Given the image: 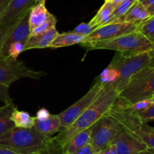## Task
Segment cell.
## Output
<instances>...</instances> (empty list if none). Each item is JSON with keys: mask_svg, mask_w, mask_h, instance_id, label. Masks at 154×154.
Wrapping results in <instances>:
<instances>
[{"mask_svg": "<svg viewBox=\"0 0 154 154\" xmlns=\"http://www.w3.org/2000/svg\"><path fill=\"white\" fill-rule=\"evenodd\" d=\"M119 96L113 84L105 86L97 99L81 113V116L68 128L52 137V145L60 152L69 141L81 131L90 128L96 121L108 111Z\"/></svg>", "mask_w": 154, "mask_h": 154, "instance_id": "cell-1", "label": "cell"}, {"mask_svg": "<svg viewBox=\"0 0 154 154\" xmlns=\"http://www.w3.org/2000/svg\"><path fill=\"white\" fill-rule=\"evenodd\" d=\"M0 146L19 154L46 152L52 146V138L39 133L35 128L14 127L0 137Z\"/></svg>", "mask_w": 154, "mask_h": 154, "instance_id": "cell-2", "label": "cell"}, {"mask_svg": "<svg viewBox=\"0 0 154 154\" xmlns=\"http://www.w3.org/2000/svg\"><path fill=\"white\" fill-rule=\"evenodd\" d=\"M87 50H113L123 54H135L147 52L154 47V44L147 40L138 32H132L110 40L86 42L81 44Z\"/></svg>", "mask_w": 154, "mask_h": 154, "instance_id": "cell-3", "label": "cell"}, {"mask_svg": "<svg viewBox=\"0 0 154 154\" xmlns=\"http://www.w3.org/2000/svg\"><path fill=\"white\" fill-rule=\"evenodd\" d=\"M150 63L149 51L135 54H123L117 52L109 64V67L114 68L119 72L120 76L114 83V87L120 94L126 87L131 79L148 67Z\"/></svg>", "mask_w": 154, "mask_h": 154, "instance_id": "cell-4", "label": "cell"}, {"mask_svg": "<svg viewBox=\"0 0 154 154\" xmlns=\"http://www.w3.org/2000/svg\"><path fill=\"white\" fill-rule=\"evenodd\" d=\"M154 94V67L142 69L135 74L119 94L117 99L125 104H132L150 98Z\"/></svg>", "mask_w": 154, "mask_h": 154, "instance_id": "cell-5", "label": "cell"}, {"mask_svg": "<svg viewBox=\"0 0 154 154\" xmlns=\"http://www.w3.org/2000/svg\"><path fill=\"white\" fill-rule=\"evenodd\" d=\"M108 113L118 120L125 129L144 143L147 148L154 149V127L140 120L134 113L120 107L115 102Z\"/></svg>", "mask_w": 154, "mask_h": 154, "instance_id": "cell-6", "label": "cell"}, {"mask_svg": "<svg viewBox=\"0 0 154 154\" xmlns=\"http://www.w3.org/2000/svg\"><path fill=\"white\" fill-rule=\"evenodd\" d=\"M123 128V125L107 112L91 126L90 143L95 153H98L111 144L114 137Z\"/></svg>", "mask_w": 154, "mask_h": 154, "instance_id": "cell-7", "label": "cell"}, {"mask_svg": "<svg viewBox=\"0 0 154 154\" xmlns=\"http://www.w3.org/2000/svg\"><path fill=\"white\" fill-rule=\"evenodd\" d=\"M46 75L44 71L32 69L22 60H13L8 56L0 54V85L10 86L20 79H41Z\"/></svg>", "mask_w": 154, "mask_h": 154, "instance_id": "cell-8", "label": "cell"}, {"mask_svg": "<svg viewBox=\"0 0 154 154\" xmlns=\"http://www.w3.org/2000/svg\"><path fill=\"white\" fill-rule=\"evenodd\" d=\"M107 85L104 84L97 78L89 91L71 107L65 110L58 116L60 119V131L70 126L83 112L85 111L101 95Z\"/></svg>", "mask_w": 154, "mask_h": 154, "instance_id": "cell-9", "label": "cell"}, {"mask_svg": "<svg viewBox=\"0 0 154 154\" xmlns=\"http://www.w3.org/2000/svg\"><path fill=\"white\" fill-rule=\"evenodd\" d=\"M138 24L131 23L114 22L107 24L95 29L87 36V42L110 40L123 35L137 31Z\"/></svg>", "mask_w": 154, "mask_h": 154, "instance_id": "cell-10", "label": "cell"}, {"mask_svg": "<svg viewBox=\"0 0 154 154\" xmlns=\"http://www.w3.org/2000/svg\"><path fill=\"white\" fill-rule=\"evenodd\" d=\"M117 154H135L147 149V146L123 127L114 137L112 143Z\"/></svg>", "mask_w": 154, "mask_h": 154, "instance_id": "cell-11", "label": "cell"}, {"mask_svg": "<svg viewBox=\"0 0 154 154\" xmlns=\"http://www.w3.org/2000/svg\"><path fill=\"white\" fill-rule=\"evenodd\" d=\"M30 10H31V8L23 14L22 18L10 33L8 37L6 39L4 45L2 47L0 50V54L6 56L9 45L13 42H20L24 44L26 43L31 34V30H30L29 24V16Z\"/></svg>", "mask_w": 154, "mask_h": 154, "instance_id": "cell-12", "label": "cell"}, {"mask_svg": "<svg viewBox=\"0 0 154 154\" xmlns=\"http://www.w3.org/2000/svg\"><path fill=\"white\" fill-rule=\"evenodd\" d=\"M35 4L34 0H11L5 10L0 15V27L12 22Z\"/></svg>", "mask_w": 154, "mask_h": 154, "instance_id": "cell-13", "label": "cell"}, {"mask_svg": "<svg viewBox=\"0 0 154 154\" xmlns=\"http://www.w3.org/2000/svg\"><path fill=\"white\" fill-rule=\"evenodd\" d=\"M59 34L56 27L39 35L30 36L24 44V51L34 48H49V45Z\"/></svg>", "mask_w": 154, "mask_h": 154, "instance_id": "cell-14", "label": "cell"}, {"mask_svg": "<svg viewBox=\"0 0 154 154\" xmlns=\"http://www.w3.org/2000/svg\"><path fill=\"white\" fill-rule=\"evenodd\" d=\"M150 16V13L147 11L146 8L138 0L122 18H119L115 22L139 24Z\"/></svg>", "mask_w": 154, "mask_h": 154, "instance_id": "cell-15", "label": "cell"}, {"mask_svg": "<svg viewBox=\"0 0 154 154\" xmlns=\"http://www.w3.org/2000/svg\"><path fill=\"white\" fill-rule=\"evenodd\" d=\"M34 128L43 135L52 138L53 136L60 131V119L58 114H51L45 120H38L35 118Z\"/></svg>", "mask_w": 154, "mask_h": 154, "instance_id": "cell-16", "label": "cell"}, {"mask_svg": "<svg viewBox=\"0 0 154 154\" xmlns=\"http://www.w3.org/2000/svg\"><path fill=\"white\" fill-rule=\"evenodd\" d=\"M86 42H87V36H81L69 31L67 33H59L49 45V48H63V47H68L74 45H81Z\"/></svg>", "mask_w": 154, "mask_h": 154, "instance_id": "cell-17", "label": "cell"}, {"mask_svg": "<svg viewBox=\"0 0 154 154\" xmlns=\"http://www.w3.org/2000/svg\"><path fill=\"white\" fill-rule=\"evenodd\" d=\"M91 127L90 128L84 129V131H81L77 134L68 144L62 149V154H72L79 149L80 148L83 147L86 144L90 143V137H91Z\"/></svg>", "mask_w": 154, "mask_h": 154, "instance_id": "cell-18", "label": "cell"}, {"mask_svg": "<svg viewBox=\"0 0 154 154\" xmlns=\"http://www.w3.org/2000/svg\"><path fill=\"white\" fill-rule=\"evenodd\" d=\"M51 14L48 11L45 7V5L35 4L31 8L29 16V24L30 30H32L35 27L42 25L49 19Z\"/></svg>", "mask_w": 154, "mask_h": 154, "instance_id": "cell-19", "label": "cell"}, {"mask_svg": "<svg viewBox=\"0 0 154 154\" xmlns=\"http://www.w3.org/2000/svg\"><path fill=\"white\" fill-rule=\"evenodd\" d=\"M114 8L115 6L105 0L104 4L98 11L97 14L89 22V24L93 28L96 29L108 24Z\"/></svg>", "mask_w": 154, "mask_h": 154, "instance_id": "cell-20", "label": "cell"}, {"mask_svg": "<svg viewBox=\"0 0 154 154\" xmlns=\"http://www.w3.org/2000/svg\"><path fill=\"white\" fill-rule=\"evenodd\" d=\"M16 108L13 102L0 107V137L15 127L11 119V116Z\"/></svg>", "mask_w": 154, "mask_h": 154, "instance_id": "cell-21", "label": "cell"}, {"mask_svg": "<svg viewBox=\"0 0 154 154\" xmlns=\"http://www.w3.org/2000/svg\"><path fill=\"white\" fill-rule=\"evenodd\" d=\"M11 119L15 127L23 128H33L35 125V117L32 116L28 112L18 110L15 109L12 113Z\"/></svg>", "mask_w": 154, "mask_h": 154, "instance_id": "cell-22", "label": "cell"}, {"mask_svg": "<svg viewBox=\"0 0 154 154\" xmlns=\"http://www.w3.org/2000/svg\"><path fill=\"white\" fill-rule=\"evenodd\" d=\"M137 32L154 44V14L150 15L148 18L138 24Z\"/></svg>", "mask_w": 154, "mask_h": 154, "instance_id": "cell-23", "label": "cell"}, {"mask_svg": "<svg viewBox=\"0 0 154 154\" xmlns=\"http://www.w3.org/2000/svg\"><path fill=\"white\" fill-rule=\"evenodd\" d=\"M138 0H124L121 4H120L114 8L108 24L115 22L119 18H122L129 11V9L133 5L134 3L136 2Z\"/></svg>", "mask_w": 154, "mask_h": 154, "instance_id": "cell-24", "label": "cell"}, {"mask_svg": "<svg viewBox=\"0 0 154 154\" xmlns=\"http://www.w3.org/2000/svg\"><path fill=\"white\" fill-rule=\"evenodd\" d=\"M119 76H120V74H119V72L117 69L108 66V68H106V69L102 71V72L98 78L100 79V81L102 83L105 85H108L114 84L118 79Z\"/></svg>", "mask_w": 154, "mask_h": 154, "instance_id": "cell-25", "label": "cell"}, {"mask_svg": "<svg viewBox=\"0 0 154 154\" xmlns=\"http://www.w3.org/2000/svg\"><path fill=\"white\" fill-rule=\"evenodd\" d=\"M22 15L18 18H17L16 20L12 21V22H10L8 24H5V25L0 27V50H1L2 47L4 45L6 39L8 37L10 33H11L12 30L16 27L17 24H18L19 21L20 20V18H22Z\"/></svg>", "mask_w": 154, "mask_h": 154, "instance_id": "cell-26", "label": "cell"}, {"mask_svg": "<svg viewBox=\"0 0 154 154\" xmlns=\"http://www.w3.org/2000/svg\"><path fill=\"white\" fill-rule=\"evenodd\" d=\"M57 22V18H55V16H54V14H51L49 19H48L46 22H45L44 24H42V25L38 26V27H35V28L33 29L32 30H31V34H30V36L42 34V33H45V32L48 31V30H51L52 28H54V27H56Z\"/></svg>", "mask_w": 154, "mask_h": 154, "instance_id": "cell-27", "label": "cell"}, {"mask_svg": "<svg viewBox=\"0 0 154 154\" xmlns=\"http://www.w3.org/2000/svg\"><path fill=\"white\" fill-rule=\"evenodd\" d=\"M24 51V43L20 42H13L9 45L6 56L13 60H17L20 54Z\"/></svg>", "mask_w": 154, "mask_h": 154, "instance_id": "cell-28", "label": "cell"}, {"mask_svg": "<svg viewBox=\"0 0 154 154\" xmlns=\"http://www.w3.org/2000/svg\"><path fill=\"white\" fill-rule=\"evenodd\" d=\"M132 113H134L138 119H140V120L145 122V123L149 122H154V104L151 106V107H149L147 110H144V111Z\"/></svg>", "mask_w": 154, "mask_h": 154, "instance_id": "cell-29", "label": "cell"}, {"mask_svg": "<svg viewBox=\"0 0 154 154\" xmlns=\"http://www.w3.org/2000/svg\"><path fill=\"white\" fill-rule=\"evenodd\" d=\"M95 30L93 27L89 24V23H81L78 26H77L73 30H72V33H76V34L81 35V36H87Z\"/></svg>", "mask_w": 154, "mask_h": 154, "instance_id": "cell-30", "label": "cell"}, {"mask_svg": "<svg viewBox=\"0 0 154 154\" xmlns=\"http://www.w3.org/2000/svg\"><path fill=\"white\" fill-rule=\"evenodd\" d=\"M0 101L5 104L13 102L10 95H9V86L0 85Z\"/></svg>", "mask_w": 154, "mask_h": 154, "instance_id": "cell-31", "label": "cell"}, {"mask_svg": "<svg viewBox=\"0 0 154 154\" xmlns=\"http://www.w3.org/2000/svg\"><path fill=\"white\" fill-rule=\"evenodd\" d=\"M72 154H96V153H95L91 144L89 143H87V144H86L84 146H83V147L80 148L79 149H78V150L75 151V152H73V153Z\"/></svg>", "mask_w": 154, "mask_h": 154, "instance_id": "cell-32", "label": "cell"}, {"mask_svg": "<svg viewBox=\"0 0 154 154\" xmlns=\"http://www.w3.org/2000/svg\"><path fill=\"white\" fill-rule=\"evenodd\" d=\"M50 116H51V113H50V112L47 109L42 108L37 112L35 118L38 119V120H45V119L49 118Z\"/></svg>", "mask_w": 154, "mask_h": 154, "instance_id": "cell-33", "label": "cell"}, {"mask_svg": "<svg viewBox=\"0 0 154 154\" xmlns=\"http://www.w3.org/2000/svg\"><path fill=\"white\" fill-rule=\"evenodd\" d=\"M141 3L146 8L150 15L154 14V0H144L141 2Z\"/></svg>", "mask_w": 154, "mask_h": 154, "instance_id": "cell-34", "label": "cell"}, {"mask_svg": "<svg viewBox=\"0 0 154 154\" xmlns=\"http://www.w3.org/2000/svg\"><path fill=\"white\" fill-rule=\"evenodd\" d=\"M96 154H117V151H116V147L114 144L111 143V144L108 145L107 147L101 150Z\"/></svg>", "mask_w": 154, "mask_h": 154, "instance_id": "cell-35", "label": "cell"}, {"mask_svg": "<svg viewBox=\"0 0 154 154\" xmlns=\"http://www.w3.org/2000/svg\"><path fill=\"white\" fill-rule=\"evenodd\" d=\"M10 2L11 0H0V15L5 10Z\"/></svg>", "mask_w": 154, "mask_h": 154, "instance_id": "cell-36", "label": "cell"}, {"mask_svg": "<svg viewBox=\"0 0 154 154\" xmlns=\"http://www.w3.org/2000/svg\"><path fill=\"white\" fill-rule=\"evenodd\" d=\"M0 154H19L17 152H14V151L11 150V149H8V148L3 147V146H0Z\"/></svg>", "mask_w": 154, "mask_h": 154, "instance_id": "cell-37", "label": "cell"}, {"mask_svg": "<svg viewBox=\"0 0 154 154\" xmlns=\"http://www.w3.org/2000/svg\"><path fill=\"white\" fill-rule=\"evenodd\" d=\"M149 53H150V67H154V47L152 48L150 51H149Z\"/></svg>", "mask_w": 154, "mask_h": 154, "instance_id": "cell-38", "label": "cell"}, {"mask_svg": "<svg viewBox=\"0 0 154 154\" xmlns=\"http://www.w3.org/2000/svg\"><path fill=\"white\" fill-rule=\"evenodd\" d=\"M135 154H154V149H150V148H147L146 149L140 151V152H136Z\"/></svg>", "mask_w": 154, "mask_h": 154, "instance_id": "cell-39", "label": "cell"}, {"mask_svg": "<svg viewBox=\"0 0 154 154\" xmlns=\"http://www.w3.org/2000/svg\"><path fill=\"white\" fill-rule=\"evenodd\" d=\"M105 1L111 3V4L115 6V8L117 7V6H118L119 5L121 4L122 2H123L124 0H105Z\"/></svg>", "mask_w": 154, "mask_h": 154, "instance_id": "cell-40", "label": "cell"}, {"mask_svg": "<svg viewBox=\"0 0 154 154\" xmlns=\"http://www.w3.org/2000/svg\"><path fill=\"white\" fill-rule=\"evenodd\" d=\"M35 4H38V3H41V4L45 5V2L46 0H34Z\"/></svg>", "mask_w": 154, "mask_h": 154, "instance_id": "cell-41", "label": "cell"}, {"mask_svg": "<svg viewBox=\"0 0 154 154\" xmlns=\"http://www.w3.org/2000/svg\"><path fill=\"white\" fill-rule=\"evenodd\" d=\"M150 99H151L152 101H154V94H153V96H152L151 98H150Z\"/></svg>", "mask_w": 154, "mask_h": 154, "instance_id": "cell-42", "label": "cell"}, {"mask_svg": "<svg viewBox=\"0 0 154 154\" xmlns=\"http://www.w3.org/2000/svg\"><path fill=\"white\" fill-rule=\"evenodd\" d=\"M31 154H43L42 152H33V153H31Z\"/></svg>", "mask_w": 154, "mask_h": 154, "instance_id": "cell-43", "label": "cell"}, {"mask_svg": "<svg viewBox=\"0 0 154 154\" xmlns=\"http://www.w3.org/2000/svg\"><path fill=\"white\" fill-rule=\"evenodd\" d=\"M138 1H139V2H141L144 1V0H138Z\"/></svg>", "mask_w": 154, "mask_h": 154, "instance_id": "cell-44", "label": "cell"}]
</instances>
